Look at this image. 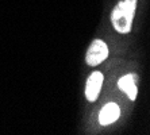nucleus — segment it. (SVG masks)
Returning <instances> with one entry per match:
<instances>
[{
  "mask_svg": "<svg viewBox=\"0 0 150 135\" xmlns=\"http://www.w3.org/2000/svg\"><path fill=\"white\" fill-rule=\"evenodd\" d=\"M138 0H120L112 8L110 19L112 27L119 34H129L133 30V22L135 16Z\"/></svg>",
  "mask_w": 150,
  "mask_h": 135,
  "instance_id": "1",
  "label": "nucleus"
},
{
  "mask_svg": "<svg viewBox=\"0 0 150 135\" xmlns=\"http://www.w3.org/2000/svg\"><path fill=\"white\" fill-rule=\"evenodd\" d=\"M108 56L110 49L107 43L101 39H93L85 53V62L89 66H98L101 62H104Z\"/></svg>",
  "mask_w": 150,
  "mask_h": 135,
  "instance_id": "2",
  "label": "nucleus"
},
{
  "mask_svg": "<svg viewBox=\"0 0 150 135\" xmlns=\"http://www.w3.org/2000/svg\"><path fill=\"white\" fill-rule=\"evenodd\" d=\"M103 81H104V76L103 73L99 72V70H95L92 72L87 78V83H85V89H84V95H85V99H87L89 103H93V101L98 100L99 95H100L101 87H103Z\"/></svg>",
  "mask_w": 150,
  "mask_h": 135,
  "instance_id": "3",
  "label": "nucleus"
},
{
  "mask_svg": "<svg viewBox=\"0 0 150 135\" xmlns=\"http://www.w3.org/2000/svg\"><path fill=\"white\" fill-rule=\"evenodd\" d=\"M120 118V107L116 103H107L99 112V123L101 126H110Z\"/></svg>",
  "mask_w": 150,
  "mask_h": 135,
  "instance_id": "4",
  "label": "nucleus"
},
{
  "mask_svg": "<svg viewBox=\"0 0 150 135\" xmlns=\"http://www.w3.org/2000/svg\"><path fill=\"white\" fill-rule=\"evenodd\" d=\"M137 76L135 74H125L118 80V88L123 90L129 100L135 101L138 96V88H137Z\"/></svg>",
  "mask_w": 150,
  "mask_h": 135,
  "instance_id": "5",
  "label": "nucleus"
}]
</instances>
